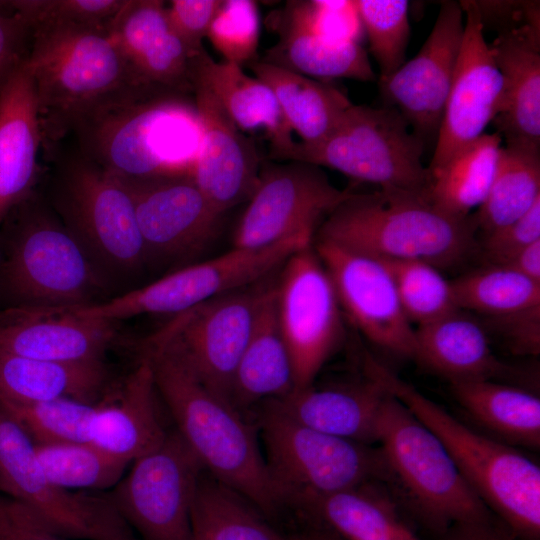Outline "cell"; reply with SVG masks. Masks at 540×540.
I'll list each match as a JSON object with an SVG mask.
<instances>
[{
    "label": "cell",
    "mask_w": 540,
    "mask_h": 540,
    "mask_svg": "<svg viewBox=\"0 0 540 540\" xmlns=\"http://www.w3.org/2000/svg\"><path fill=\"white\" fill-rule=\"evenodd\" d=\"M487 325L513 354H539L540 305L505 315L487 317Z\"/></svg>",
    "instance_id": "49"
},
{
    "label": "cell",
    "mask_w": 540,
    "mask_h": 540,
    "mask_svg": "<svg viewBox=\"0 0 540 540\" xmlns=\"http://www.w3.org/2000/svg\"><path fill=\"white\" fill-rule=\"evenodd\" d=\"M120 180L134 204L147 263L191 259L214 240L223 214L192 177Z\"/></svg>",
    "instance_id": "18"
},
{
    "label": "cell",
    "mask_w": 540,
    "mask_h": 540,
    "mask_svg": "<svg viewBox=\"0 0 540 540\" xmlns=\"http://www.w3.org/2000/svg\"><path fill=\"white\" fill-rule=\"evenodd\" d=\"M279 269L174 315L152 337L176 348L201 382L230 403L237 364Z\"/></svg>",
    "instance_id": "13"
},
{
    "label": "cell",
    "mask_w": 540,
    "mask_h": 540,
    "mask_svg": "<svg viewBox=\"0 0 540 540\" xmlns=\"http://www.w3.org/2000/svg\"><path fill=\"white\" fill-rule=\"evenodd\" d=\"M280 35L262 61L327 82L375 79L367 52L359 43L327 40L283 23Z\"/></svg>",
    "instance_id": "35"
},
{
    "label": "cell",
    "mask_w": 540,
    "mask_h": 540,
    "mask_svg": "<svg viewBox=\"0 0 540 540\" xmlns=\"http://www.w3.org/2000/svg\"><path fill=\"white\" fill-rule=\"evenodd\" d=\"M312 244L310 237L294 236L260 249L232 248L215 258L184 266L147 285L77 308V311L112 323L144 314L177 315L269 276L294 252Z\"/></svg>",
    "instance_id": "11"
},
{
    "label": "cell",
    "mask_w": 540,
    "mask_h": 540,
    "mask_svg": "<svg viewBox=\"0 0 540 540\" xmlns=\"http://www.w3.org/2000/svg\"><path fill=\"white\" fill-rule=\"evenodd\" d=\"M34 449L50 481L68 491L114 488L130 465L90 442L34 444Z\"/></svg>",
    "instance_id": "40"
},
{
    "label": "cell",
    "mask_w": 540,
    "mask_h": 540,
    "mask_svg": "<svg viewBox=\"0 0 540 540\" xmlns=\"http://www.w3.org/2000/svg\"><path fill=\"white\" fill-rule=\"evenodd\" d=\"M157 395L151 363L143 355L124 381L97 403L89 442L130 464L157 448L168 434Z\"/></svg>",
    "instance_id": "24"
},
{
    "label": "cell",
    "mask_w": 540,
    "mask_h": 540,
    "mask_svg": "<svg viewBox=\"0 0 540 540\" xmlns=\"http://www.w3.org/2000/svg\"><path fill=\"white\" fill-rule=\"evenodd\" d=\"M451 283L460 310L474 311L486 317L540 305V283L507 265L486 264Z\"/></svg>",
    "instance_id": "39"
},
{
    "label": "cell",
    "mask_w": 540,
    "mask_h": 540,
    "mask_svg": "<svg viewBox=\"0 0 540 540\" xmlns=\"http://www.w3.org/2000/svg\"><path fill=\"white\" fill-rule=\"evenodd\" d=\"M313 244L284 262L276 285L277 318L291 358L295 390L315 382L344 334L334 285Z\"/></svg>",
    "instance_id": "15"
},
{
    "label": "cell",
    "mask_w": 540,
    "mask_h": 540,
    "mask_svg": "<svg viewBox=\"0 0 540 540\" xmlns=\"http://www.w3.org/2000/svg\"><path fill=\"white\" fill-rule=\"evenodd\" d=\"M222 0H173L166 6L168 19L192 55L203 49L211 22Z\"/></svg>",
    "instance_id": "48"
},
{
    "label": "cell",
    "mask_w": 540,
    "mask_h": 540,
    "mask_svg": "<svg viewBox=\"0 0 540 540\" xmlns=\"http://www.w3.org/2000/svg\"><path fill=\"white\" fill-rule=\"evenodd\" d=\"M194 102L202 128L192 178L221 214L248 201L260 176V161L253 142L235 125L217 98L193 82Z\"/></svg>",
    "instance_id": "21"
},
{
    "label": "cell",
    "mask_w": 540,
    "mask_h": 540,
    "mask_svg": "<svg viewBox=\"0 0 540 540\" xmlns=\"http://www.w3.org/2000/svg\"><path fill=\"white\" fill-rule=\"evenodd\" d=\"M103 360L59 362L0 351V397L15 402L71 399L99 402L109 390Z\"/></svg>",
    "instance_id": "31"
},
{
    "label": "cell",
    "mask_w": 540,
    "mask_h": 540,
    "mask_svg": "<svg viewBox=\"0 0 540 540\" xmlns=\"http://www.w3.org/2000/svg\"><path fill=\"white\" fill-rule=\"evenodd\" d=\"M477 233L472 214L446 213L428 191L380 189L353 193L325 218L315 238L379 260H416L442 269L478 252Z\"/></svg>",
    "instance_id": "3"
},
{
    "label": "cell",
    "mask_w": 540,
    "mask_h": 540,
    "mask_svg": "<svg viewBox=\"0 0 540 540\" xmlns=\"http://www.w3.org/2000/svg\"><path fill=\"white\" fill-rule=\"evenodd\" d=\"M286 540H317L314 534H311L309 536H296L291 538H286Z\"/></svg>",
    "instance_id": "55"
},
{
    "label": "cell",
    "mask_w": 540,
    "mask_h": 540,
    "mask_svg": "<svg viewBox=\"0 0 540 540\" xmlns=\"http://www.w3.org/2000/svg\"><path fill=\"white\" fill-rule=\"evenodd\" d=\"M502 138L484 133L430 174L431 201L448 214L466 217L478 209L493 181Z\"/></svg>",
    "instance_id": "36"
},
{
    "label": "cell",
    "mask_w": 540,
    "mask_h": 540,
    "mask_svg": "<svg viewBox=\"0 0 540 540\" xmlns=\"http://www.w3.org/2000/svg\"><path fill=\"white\" fill-rule=\"evenodd\" d=\"M114 325L76 308H8L0 312V351L49 361H100L115 338Z\"/></svg>",
    "instance_id": "22"
},
{
    "label": "cell",
    "mask_w": 540,
    "mask_h": 540,
    "mask_svg": "<svg viewBox=\"0 0 540 540\" xmlns=\"http://www.w3.org/2000/svg\"><path fill=\"white\" fill-rule=\"evenodd\" d=\"M259 31L255 2L222 0L206 37L224 61L242 66L255 60Z\"/></svg>",
    "instance_id": "44"
},
{
    "label": "cell",
    "mask_w": 540,
    "mask_h": 540,
    "mask_svg": "<svg viewBox=\"0 0 540 540\" xmlns=\"http://www.w3.org/2000/svg\"><path fill=\"white\" fill-rule=\"evenodd\" d=\"M314 249L350 322L383 351L414 360L415 328L385 263L323 240H316Z\"/></svg>",
    "instance_id": "17"
},
{
    "label": "cell",
    "mask_w": 540,
    "mask_h": 540,
    "mask_svg": "<svg viewBox=\"0 0 540 540\" xmlns=\"http://www.w3.org/2000/svg\"><path fill=\"white\" fill-rule=\"evenodd\" d=\"M79 152L124 180L192 177L202 128L186 94L147 87L97 113L74 132Z\"/></svg>",
    "instance_id": "4"
},
{
    "label": "cell",
    "mask_w": 540,
    "mask_h": 540,
    "mask_svg": "<svg viewBox=\"0 0 540 540\" xmlns=\"http://www.w3.org/2000/svg\"><path fill=\"white\" fill-rule=\"evenodd\" d=\"M425 146L397 109L352 104L326 137L295 142L283 160L325 166L380 189L428 191Z\"/></svg>",
    "instance_id": "9"
},
{
    "label": "cell",
    "mask_w": 540,
    "mask_h": 540,
    "mask_svg": "<svg viewBox=\"0 0 540 540\" xmlns=\"http://www.w3.org/2000/svg\"><path fill=\"white\" fill-rule=\"evenodd\" d=\"M415 339L414 360L449 383L501 381L516 374L494 353L485 327L463 310L417 326Z\"/></svg>",
    "instance_id": "29"
},
{
    "label": "cell",
    "mask_w": 540,
    "mask_h": 540,
    "mask_svg": "<svg viewBox=\"0 0 540 540\" xmlns=\"http://www.w3.org/2000/svg\"><path fill=\"white\" fill-rule=\"evenodd\" d=\"M540 240V200L523 216L484 235L479 243L487 264H506L516 253Z\"/></svg>",
    "instance_id": "47"
},
{
    "label": "cell",
    "mask_w": 540,
    "mask_h": 540,
    "mask_svg": "<svg viewBox=\"0 0 540 540\" xmlns=\"http://www.w3.org/2000/svg\"><path fill=\"white\" fill-rule=\"evenodd\" d=\"M26 66L33 80L43 149L49 154L97 113L151 87L137 80L106 28L73 24L36 28Z\"/></svg>",
    "instance_id": "2"
},
{
    "label": "cell",
    "mask_w": 540,
    "mask_h": 540,
    "mask_svg": "<svg viewBox=\"0 0 540 540\" xmlns=\"http://www.w3.org/2000/svg\"><path fill=\"white\" fill-rule=\"evenodd\" d=\"M540 200V152L502 146L483 203L472 213L477 232L487 235L523 216Z\"/></svg>",
    "instance_id": "37"
},
{
    "label": "cell",
    "mask_w": 540,
    "mask_h": 540,
    "mask_svg": "<svg viewBox=\"0 0 540 540\" xmlns=\"http://www.w3.org/2000/svg\"><path fill=\"white\" fill-rule=\"evenodd\" d=\"M439 537L440 540H516L518 538L508 528L504 529L497 525L494 518L456 524Z\"/></svg>",
    "instance_id": "52"
},
{
    "label": "cell",
    "mask_w": 540,
    "mask_h": 540,
    "mask_svg": "<svg viewBox=\"0 0 540 540\" xmlns=\"http://www.w3.org/2000/svg\"><path fill=\"white\" fill-rule=\"evenodd\" d=\"M97 403L71 399L15 402L0 397V410L11 417L34 444L89 442Z\"/></svg>",
    "instance_id": "41"
},
{
    "label": "cell",
    "mask_w": 540,
    "mask_h": 540,
    "mask_svg": "<svg viewBox=\"0 0 540 540\" xmlns=\"http://www.w3.org/2000/svg\"><path fill=\"white\" fill-rule=\"evenodd\" d=\"M504 80V104L493 120L507 146L540 152V29L524 24L489 44Z\"/></svg>",
    "instance_id": "26"
},
{
    "label": "cell",
    "mask_w": 540,
    "mask_h": 540,
    "mask_svg": "<svg viewBox=\"0 0 540 540\" xmlns=\"http://www.w3.org/2000/svg\"><path fill=\"white\" fill-rule=\"evenodd\" d=\"M125 0H13L11 12L34 30L51 25H83L107 28Z\"/></svg>",
    "instance_id": "46"
},
{
    "label": "cell",
    "mask_w": 540,
    "mask_h": 540,
    "mask_svg": "<svg viewBox=\"0 0 540 540\" xmlns=\"http://www.w3.org/2000/svg\"><path fill=\"white\" fill-rule=\"evenodd\" d=\"M364 371L439 438L491 513L520 540H539L537 464L513 446L472 430L369 354L364 358Z\"/></svg>",
    "instance_id": "5"
},
{
    "label": "cell",
    "mask_w": 540,
    "mask_h": 540,
    "mask_svg": "<svg viewBox=\"0 0 540 540\" xmlns=\"http://www.w3.org/2000/svg\"><path fill=\"white\" fill-rule=\"evenodd\" d=\"M261 404L257 424L264 458L284 505L297 507L309 499L387 480L378 447L307 427L271 400Z\"/></svg>",
    "instance_id": "8"
},
{
    "label": "cell",
    "mask_w": 540,
    "mask_h": 540,
    "mask_svg": "<svg viewBox=\"0 0 540 540\" xmlns=\"http://www.w3.org/2000/svg\"><path fill=\"white\" fill-rule=\"evenodd\" d=\"M0 493L23 504L64 538L119 540L130 534L109 496L64 490L46 476L34 443L0 410Z\"/></svg>",
    "instance_id": "12"
},
{
    "label": "cell",
    "mask_w": 540,
    "mask_h": 540,
    "mask_svg": "<svg viewBox=\"0 0 540 540\" xmlns=\"http://www.w3.org/2000/svg\"><path fill=\"white\" fill-rule=\"evenodd\" d=\"M32 39L31 26L0 1V91L27 60Z\"/></svg>",
    "instance_id": "50"
},
{
    "label": "cell",
    "mask_w": 540,
    "mask_h": 540,
    "mask_svg": "<svg viewBox=\"0 0 540 540\" xmlns=\"http://www.w3.org/2000/svg\"><path fill=\"white\" fill-rule=\"evenodd\" d=\"M50 205L106 277L147 264L128 189L79 151L59 165Z\"/></svg>",
    "instance_id": "10"
},
{
    "label": "cell",
    "mask_w": 540,
    "mask_h": 540,
    "mask_svg": "<svg viewBox=\"0 0 540 540\" xmlns=\"http://www.w3.org/2000/svg\"><path fill=\"white\" fill-rule=\"evenodd\" d=\"M0 540H64L23 504L0 493Z\"/></svg>",
    "instance_id": "51"
},
{
    "label": "cell",
    "mask_w": 540,
    "mask_h": 540,
    "mask_svg": "<svg viewBox=\"0 0 540 540\" xmlns=\"http://www.w3.org/2000/svg\"><path fill=\"white\" fill-rule=\"evenodd\" d=\"M527 278L540 283V240L516 253L506 264Z\"/></svg>",
    "instance_id": "53"
},
{
    "label": "cell",
    "mask_w": 540,
    "mask_h": 540,
    "mask_svg": "<svg viewBox=\"0 0 540 540\" xmlns=\"http://www.w3.org/2000/svg\"><path fill=\"white\" fill-rule=\"evenodd\" d=\"M296 508L341 540H419L400 519L392 499L374 482L309 499Z\"/></svg>",
    "instance_id": "34"
},
{
    "label": "cell",
    "mask_w": 540,
    "mask_h": 540,
    "mask_svg": "<svg viewBox=\"0 0 540 540\" xmlns=\"http://www.w3.org/2000/svg\"><path fill=\"white\" fill-rule=\"evenodd\" d=\"M248 65L255 77L272 90L289 126L303 143L321 141L352 105L342 90L327 81L262 60L255 59Z\"/></svg>",
    "instance_id": "33"
},
{
    "label": "cell",
    "mask_w": 540,
    "mask_h": 540,
    "mask_svg": "<svg viewBox=\"0 0 540 540\" xmlns=\"http://www.w3.org/2000/svg\"><path fill=\"white\" fill-rule=\"evenodd\" d=\"M106 30L141 84L193 93L194 55L173 29L163 1L125 0Z\"/></svg>",
    "instance_id": "23"
},
{
    "label": "cell",
    "mask_w": 540,
    "mask_h": 540,
    "mask_svg": "<svg viewBox=\"0 0 540 540\" xmlns=\"http://www.w3.org/2000/svg\"><path fill=\"white\" fill-rule=\"evenodd\" d=\"M237 491L203 471L192 504L195 540H286Z\"/></svg>",
    "instance_id": "38"
},
{
    "label": "cell",
    "mask_w": 540,
    "mask_h": 540,
    "mask_svg": "<svg viewBox=\"0 0 540 540\" xmlns=\"http://www.w3.org/2000/svg\"><path fill=\"white\" fill-rule=\"evenodd\" d=\"M131 464L108 494L128 526L143 540H195L192 504L204 468L177 431Z\"/></svg>",
    "instance_id": "14"
},
{
    "label": "cell",
    "mask_w": 540,
    "mask_h": 540,
    "mask_svg": "<svg viewBox=\"0 0 540 540\" xmlns=\"http://www.w3.org/2000/svg\"><path fill=\"white\" fill-rule=\"evenodd\" d=\"M106 275L35 192L0 226V297L8 308H80L99 302Z\"/></svg>",
    "instance_id": "6"
},
{
    "label": "cell",
    "mask_w": 540,
    "mask_h": 540,
    "mask_svg": "<svg viewBox=\"0 0 540 540\" xmlns=\"http://www.w3.org/2000/svg\"><path fill=\"white\" fill-rule=\"evenodd\" d=\"M317 540H341L330 532H318L314 534Z\"/></svg>",
    "instance_id": "54"
},
{
    "label": "cell",
    "mask_w": 540,
    "mask_h": 540,
    "mask_svg": "<svg viewBox=\"0 0 540 540\" xmlns=\"http://www.w3.org/2000/svg\"><path fill=\"white\" fill-rule=\"evenodd\" d=\"M150 361L158 395L176 431L204 471L273 515L283 506L260 450L256 430L242 412L208 389L171 344L150 338Z\"/></svg>",
    "instance_id": "1"
},
{
    "label": "cell",
    "mask_w": 540,
    "mask_h": 540,
    "mask_svg": "<svg viewBox=\"0 0 540 540\" xmlns=\"http://www.w3.org/2000/svg\"><path fill=\"white\" fill-rule=\"evenodd\" d=\"M381 261L393 277L404 312L412 324L420 326L460 310L451 280L437 267L416 260Z\"/></svg>",
    "instance_id": "42"
},
{
    "label": "cell",
    "mask_w": 540,
    "mask_h": 540,
    "mask_svg": "<svg viewBox=\"0 0 540 540\" xmlns=\"http://www.w3.org/2000/svg\"><path fill=\"white\" fill-rule=\"evenodd\" d=\"M277 278L278 274L260 305L234 373L230 403L240 412L295 390L293 366L277 318Z\"/></svg>",
    "instance_id": "30"
},
{
    "label": "cell",
    "mask_w": 540,
    "mask_h": 540,
    "mask_svg": "<svg viewBox=\"0 0 540 540\" xmlns=\"http://www.w3.org/2000/svg\"><path fill=\"white\" fill-rule=\"evenodd\" d=\"M354 192L335 187L318 166L290 161L261 167L233 235V248L260 249L294 236L315 238L325 218Z\"/></svg>",
    "instance_id": "16"
},
{
    "label": "cell",
    "mask_w": 540,
    "mask_h": 540,
    "mask_svg": "<svg viewBox=\"0 0 540 540\" xmlns=\"http://www.w3.org/2000/svg\"><path fill=\"white\" fill-rule=\"evenodd\" d=\"M191 82L204 85L241 131H262L270 142L272 158L283 160L295 144L293 130L272 90L245 74L241 66L216 62L203 48L192 57Z\"/></svg>",
    "instance_id": "28"
},
{
    "label": "cell",
    "mask_w": 540,
    "mask_h": 540,
    "mask_svg": "<svg viewBox=\"0 0 540 540\" xmlns=\"http://www.w3.org/2000/svg\"><path fill=\"white\" fill-rule=\"evenodd\" d=\"M463 33L460 2H441L432 31L417 55L378 81L384 101L401 113L425 145L436 142Z\"/></svg>",
    "instance_id": "20"
},
{
    "label": "cell",
    "mask_w": 540,
    "mask_h": 540,
    "mask_svg": "<svg viewBox=\"0 0 540 540\" xmlns=\"http://www.w3.org/2000/svg\"><path fill=\"white\" fill-rule=\"evenodd\" d=\"M119 540H136V539L130 533Z\"/></svg>",
    "instance_id": "56"
},
{
    "label": "cell",
    "mask_w": 540,
    "mask_h": 540,
    "mask_svg": "<svg viewBox=\"0 0 540 540\" xmlns=\"http://www.w3.org/2000/svg\"><path fill=\"white\" fill-rule=\"evenodd\" d=\"M375 443L386 465V482L432 532L441 536L456 524L494 518L439 438L389 392L377 418Z\"/></svg>",
    "instance_id": "7"
},
{
    "label": "cell",
    "mask_w": 540,
    "mask_h": 540,
    "mask_svg": "<svg viewBox=\"0 0 540 540\" xmlns=\"http://www.w3.org/2000/svg\"><path fill=\"white\" fill-rule=\"evenodd\" d=\"M460 4L464 12L463 39L428 166L430 174L484 134L504 104V80L485 40L477 2Z\"/></svg>",
    "instance_id": "19"
},
{
    "label": "cell",
    "mask_w": 540,
    "mask_h": 540,
    "mask_svg": "<svg viewBox=\"0 0 540 540\" xmlns=\"http://www.w3.org/2000/svg\"><path fill=\"white\" fill-rule=\"evenodd\" d=\"M41 149L36 95L25 61L0 91V226L36 192Z\"/></svg>",
    "instance_id": "25"
},
{
    "label": "cell",
    "mask_w": 540,
    "mask_h": 540,
    "mask_svg": "<svg viewBox=\"0 0 540 540\" xmlns=\"http://www.w3.org/2000/svg\"><path fill=\"white\" fill-rule=\"evenodd\" d=\"M388 391L376 380L315 386L314 383L271 401L289 417L317 431L371 445Z\"/></svg>",
    "instance_id": "27"
},
{
    "label": "cell",
    "mask_w": 540,
    "mask_h": 540,
    "mask_svg": "<svg viewBox=\"0 0 540 540\" xmlns=\"http://www.w3.org/2000/svg\"><path fill=\"white\" fill-rule=\"evenodd\" d=\"M283 20V24L336 42L360 44L364 32L356 1H291Z\"/></svg>",
    "instance_id": "45"
},
{
    "label": "cell",
    "mask_w": 540,
    "mask_h": 540,
    "mask_svg": "<svg viewBox=\"0 0 540 540\" xmlns=\"http://www.w3.org/2000/svg\"><path fill=\"white\" fill-rule=\"evenodd\" d=\"M462 409L494 439L539 449L540 399L527 389L496 380L450 383Z\"/></svg>",
    "instance_id": "32"
},
{
    "label": "cell",
    "mask_w": 540,
    "mask_h": 540,
    "mask_svg": "<svg viewBox=\"0 0 540 540\" xmlns=\"http://www.w3.org/2000/svg\"><path fill=\"white\" fill-rule=\"evenodd\" d=\"M369 41V50L379 66V80L405 63L410 26L409 3L405 0H355Z\"/></svg>",
    "instance_id": "43"
}]
</instances>
